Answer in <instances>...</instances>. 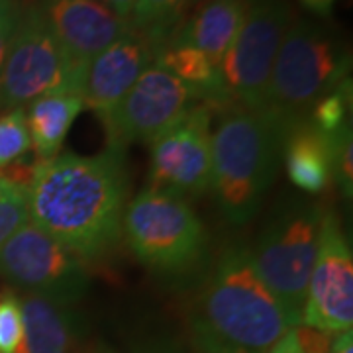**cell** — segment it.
Wrapping results in <instances>:
<instances>
[{"label": "cell", "mask_w": 353, "mask_h": 353, "mask_svg": "<svg viewBox=\"0 0 353 353\" xmlns=\"http://www.w3.org/2000/svg\"><path fill=\"white\" fill-rule=\"evenodd\" d=\"M128 189L124 150L59 153L36 165L28 187L30 222L83 261H94L122 238Z\"/></svg>", "instance_id": "6da1fadb"}, {"label": "cell", "mask_w": 353, "mask_h": 353, "mask_svg": "<svg viewBox=\"0 0 353 353\" xmlns=\"http://www.w3.org/2000/svg\"><path fill=\"white\" fill-rule=\"evenodd\" d=\"M301 316L269 290L243 245H230L190 310L192 340L204 353H269Z\"/></svg>", "instance_id": "7a4b0ae2"}, {"label": "cell", "mask_w": 353, "mask_h": 353, "mask_svg": "<svg viewBox=\"0 0 353 353\" xmlns=\"http://www.w3.org/2000/svg\"><path fill=\"white\" fill-rule=\"evenodd\" d=\"M212 132L210 190L228 224L245 226L277 175L287 134L263 110L232 104Z\"/></svg>", "instance_id": "3957f363"}, {"label": "cell", "mask_w": 353, "mask_h": 353, "mask_svg": "<svg viewBox=\"0 0 353 353\" xmlns=\"http://www.w3.org/2000/svg\"><path fill=\"white\" fill-rule=\"evenodd\" d=\"M350 51L326 28L292 20L281 41L261 110L289 136L292 128L306 122L316 101L350 79Z\"/></svg>", "instance_id": "277c9868"}, {"label": "cell", "mask_w": 353, "mask_h": 353, "mask_svg": "<svg viewBox=\"0 0 353 353\" xmlns=\"http://www.w3.org/2000/svg\"><path fill=\"white\" fill-rule=\"evenodd\" d=\"M122 234L134 255L165 277H185L206 259L208 232L189 201L145 189L128 202Z\"/></svg>", "instance_id": "5b68a950"}, {"label": "cell", "mask_w": 353, "mask_h": 353, "mask_svg": "<svg viewBox=\"0 0 353 353\" xmlns=\"http://www.w3.org/2000/svg\"><path fill=\"white\" fill-rule=\"evenodd\" d=\"M324 210L312 202H290L259 234L250 250L255 273L281 303L303 314L308 281L318 253Z\"/></svg>", "instance_id": "8992f818"}, {"label": "cell", "mask_w": 353, "mask_h": 353, "mask_svg": "<svg viewBox=\"0 0 353 353\" xmlns=\"http://www.w3.org/2000/svg\"><path fill=\"white\" fill-rule=\"evenodd\" d=\"M83 83L85 71L69 59L39 4L24 8L0 75V110L24 108L55 92L81 97Z\"/></svg>", "instance_id": "52a82bcc"}, {"label": "cell", "mask_w": 353, "mask_h": 353, "mask_svg": "<svg viewBox=\"0 0 353 353\" xmlns=\"http://www.w3.org/2000/svg\"><path fill=\"white\" fill-rule=\"evenodd\" d=\"M294 20L287 0H250L245 18L220 63V77L234 104L248 110L265 106L281 41Z\"/></svg>", "instance_id": "ba28073f"}, {"label": "cell", "mask_w": 353, "mask_h": 353, "mask_svg": "<svg viewBox=\"0 0 353 353\" xmlns=\"http://www.w3.org/2000/svg\"><path fill=\"white\" fill-rule=\"evenodd\" d=\"M0 275L14 289L75 306L88 290L85 261L28 222L0 248Z\"/></svg>", "instance_id": "9c48e42d"}, {"label": "cell", "mask_w": 353, "mask_h": 353, "mask_svg": "<svg viewBox=\"0 0 353 353\" xmlns=\"http://www.w3.org/2000/svg\"><path fill=\"white\" fill-rule=\"evenodd\" d=\"M201 102L199 92L161 65H150L128 90L114 112L102 122L108 148L126 150L130 143H152Z\"/></svg>", "instance_id": "30bf717a"}, {"label": "cell", "mask_w": 353, "mask_h": 353, "mask_svg": "<svg viewBox=\"0 0 353 353\" xmlns=\"http://www.w3.org/2000/svg\"><path fill=\"white\" fill-rule=\"evenodd\" d=\"M152 145L150 189L167 190L183 199L210 190L212 130L210 106L199 102Z\"/></svg>", "instance_id": "8fae6325"}, {"label": "cell", "mask_w": 353, "mask_h": 353, "mask_svg": "<svg viewBox=\"0 0 353 353\" xmlns=\"http://www.w3.org/2000/svg\"><path fill=\"white\" fill-rule=\"evenodd\" d=\"M301 324L341 334L353 326V255L334 212L322 216L314 267L308 281Z\"/></svg>", "instance_id": "7c38bea8"}, {"label": "cell", "mask_w": 353, "mask_h": 353, "mask_svg": "<svg viewBox=\"0 0 353 353\" xmlns=\"http://www.w3.org/2000/svg\"><path fill=\"white\" fill-rule=\"evenodd\" d=\"M39 8L69 59L85 73L101 51L134 30L97 0H41Z\"/></svg>", "instance_id": "4fadbf2b"}, {"label": "cell", "mask_w": 353, "mask_h": 353, "mask_svg": "<svg viewBox=\"0 0 353 353\" xmlns=\"http://www.w3.org/2000/svg\"><path fill=\"white\" fill-rule=\"evenodd\" d=\"M155 63L152 41L132 30L101 51L87 67L81 99L104 122L141 73Z\"/></svg>", "instance_id": "5bb4252c"}, {"label": "cell", "mask_w": 353, "mask_h": 353, "mask_svg": "<svg viewBox=\"0 0 353 353\" xmlns=\"http://www.w3.org/2000/svg\"><path fill=\"white\" fill-rule=\"evenodd\" d=\"M248 6L250 0H210L189 22L176 26L165 43L190 46L202 51L210 63L220 69L226 51L240 32Z\"/></svg>", "instance_id": "9a60e30c"}, {"label": "cell", "mask_w": 353, "mask_h": 353, "mask_svg": "<svg viewBox=\"0 0 353 353\" xmlns=\"http://www.w3.org/2000/svg\"><path fill=\"white\" fill-rule=\"evenodd\" d=\"M24 338L16 353H73L83 334L75 306L53 303L43 296L24 294Z\"/></svg>", "instance_id": "2e32d148"}, {"label": "cell", "mask_w": 353, "mask_h": 353, "mask_svg": "<svg viewBox=\"0 0 353 353\" xmlns=\"http://www.w3.org/2000/svg\"><path fill=\"white\" fill-rule=\"evenodd\" d=\"M338 139L320 134L308 122L290 130L283 143L281 159L285 161L287 176L296 189L308 194H320L330 189L334 183Z\"/></svg>", "instance_id": "e0dca14e"}, {"label": "cell", "mask_w": 353, "mask_h": 353, "mask_svg": "<svg viewBox=\"0 0 353 353\" xmlns=\"http://www.w3.org/2000/svg\"><path fill=\"white\" fill-rule=\"evenodd\" d=\"M83 108V99L69 92L46 94L26 104V122L38 161H48L59 155L65 138Z\"/></svg>", "instance_id": "ac0fdd59"}, {"label": "cell", "mask_w": 353, "mask_h": 353, "mask_svg": "<svg viewBox=\"0 0 353 353\" xmlns=\"http://www.w3.org/2000/svg\"><path fill=\"white\" fill-rule=\"evenodd\" d=\"M189 0H138L130 16L132 28L152 41L157 51L175 32Z\"/></svg>", "instance_id": "d6986e66"}, {"label": "cell", "mask_w": 353, "mask_h": 353, "mask_svg": "<svg viewBox=\"0 0 353 353\" xmlns=\"http://www.w3.org/2000/svg\"><path fill=\"white\" fill-rule=\"evenodd\" d=\"M306 122L330 139L341 138L352 130V81H343L340 87L316 101Z\"/></svg>", "instance_id": "ffe728a7"}, {"label": "cell", "mask_w": 353, "mask_h": 353, "mask_svg": "<svg viewBox=\"0 0 353 353\" xmlns=\"http://www.w3.org/2000/svg\"><path fill=\"white\" fill-rule=\"evenodd\" d=\"M32 152V138L24 108H12L0 114V169L26 159Z\"/></svg>", "instance_id": "44dd1931"}, {"label": "cell", "mask_w": 353, "mask_h": 353, "mask_svg": "<svg viewBox=\"0 0 353 353\" xmlns=\"http://www.w3.org/2000/svg\"><path fill=\"white\" fill-rule=\"evenodd\" d=\"M28 222V189L0 176V248Z\"/></svg>", "instance_id": "7402d4cb"}, {"label": "cell", "mask_w": 353, "mask_h": 353, "mask_svg": "<svg viewBox=\"0 0 353 353\" xmlns=\"http://www.w3.org/2000/svg\"><path fill=\"white\" fill-rule=\"evenodd\" d=\"M24 338L22 303L18 292L4 289L0 292V353H16Z\"/></svg>", "instance_id": "603a6c76"}, {"label": "cell", "mask_w": 353, "mask_h": 353, "mask_svg": "<svg viewBox=\"0 0 353 353\" xmlns=\"http://www.w3.org/2000/svg\"><path fill=\"white\" fill-rule=\"evenodd\" d=\"M24 12L22 0H0V75L4 69V61L10 50L16 28Z\"/></svg>", "instance_id": "cb8c5ba5"}, {"label": "cell", "mask_w": 353, "mask_h": 353, "mask_svg": "<svg viewBox=\"0 0 353 353\" xmlns=\"http://www.w3.org/2000/svg\"><path fill=\"white\" fill-rule=\"evenodd\" d=\"M334 181H338L343 196L352 199L353 192V139L352 130H347L338 139L336 165H334Z\"/></svg>", "instance_id": "d4e9b609"}, {"label": "cell", "mask_w": 353, "mask_h": 353, "mask_svg": "<svg viewBox=\"0 0 353 353\" xmlns=\"http://www.w3.org/2000/svg\"><path fill=\"white\" fill-rule=\"evenodd\" d=\"M292 334H294V340L303 350V353H332L334 334H330V332L299 324L292 328Z\"/></svg>", "instance_id": "484cf974"}, {"label": "cell", "mask_w": 353, "mask_h": 353, "mask_svg": "<svg viewBox=\"0 0 353 353\" xmlns=\"http://www.w3.org/2000/svg\"><path fill=\"white\" fill-rule=\"evenodd\" d=\"M97 2H101L106 8H110V10H112L114 14H118L120 18L130 20V16L134 12V6H136L138 0H97Z\"/></svg>", "instance_id": "4316f807"}, {"label": "cell", "mask_w": 353, "mask_h": 353, "mask_svg": "<svg viewBox=\"0 0 353 353\" xmlns=\"http://www.w3.org/2000/svg\"><path fill=\"white\" fill-rule=\"evenodd\" d=\"M269 353H303V350L299 347V343L294 340V334H292V330H290L289 334L279 341L277 345H275Z\"/></svg>", "instance_id": "83f0119b"}, {"label": "cell", "mask_w": 353, "mask_h": 353, "mask_svg": "<svg viewBox=\"0 0 353 353\" xmlns=\"http://www.w3.org/2000/svg\"><path fill=\"white\" fill-rule=\"evenodd\" d=\"M301 2L310 12L320 14V16H328L336 4V0H301Z\"/></svg>", "instance_id": "f1b7e54d"}, {"label": "cell", "mask_w": 353, "mask_h": 353, "mask_svg": "<svg viewBox=\"0 0 353 353\" xmlns=\"http://www.w3.org/2000/svg\"><path fill=\"white\" fill-rule=\"evenodd\" d=\"M332 353H353V336L352 330L338 334V338L334 340Z\"/></svg>", "instance_id": "f546056e"}, {"label": "cell", "mask_w": 353, "mask_h": 353, "mask_svg": "<svg viewBox=\"0 0 353 353\" xmlns=\"http://www.w3.org/2000/svg\"><path fill=\"white\" fill-rule=\"evenodd\" d=\"M106 353H110V352H106Z\"/></svg>", "instance_id": "4dcf8cb0"}]
</instances>
